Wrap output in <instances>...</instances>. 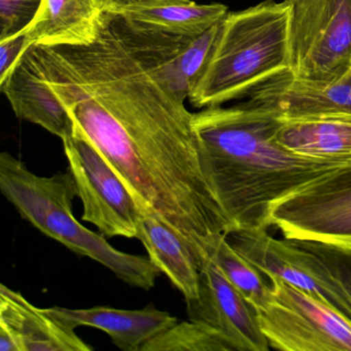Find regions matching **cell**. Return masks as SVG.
<instances>
[{"mask_svg": "<svg viewBox=\"0 0 351 351\" xmlns=\"http://www.w3.org/2000/svg\"><path fill=\"white\" fill-rule=\"evenodd\" d=\"M190 0H95V3L102 14L124 16L134 10L162 7Z\"/></svg>", "mask_w": 351, "mask_h": 351, "instance_id": "25", "label": "cell"}, {"mask_svg": "<svg viewBox=\"0 0 351 351\" xmlns=\"http://www.w3.org/2000/svg\"><path fill=\"white\" fill-rule=\"evenodd\" d=\"M141 351H234L221 332L202 322H176L143 345Z\"/></svg>", "mask_w": 351, "mask_h": 351, "instance_id": "20", "label": "cell"}, {"mask_svg": "<svg viewBox=\"0 0 351 351\" xmlns=\"http://www.w3.org/2000/svg\"><path fill=\"white\" fill-rule=\"evenodd\" d=\"M293 77L332 82L351 69V0H285Z\"/></svg>", "mask_w": 351, "mask_h": 351, "instance_id": "5", "label": "cell"}, {"mask_svg": "<svg viewBox=\"0 0 351 351\" xmlns=\"http://www.w3.org/2000/svg\"><path fill=\"white\" fill-rule=\"evenodd\" d=\"M0 351H20L19 345L8 328L0 326Z\"/></svg>", "mask_w": 351, "mask_h": 351, "instance_id": "26", "label": "cell"}, {"mask_svg": "<svg viewBox=\"0 0 351 351\" xmlns=\"http://www.w3.org/2000/svg\"><path fill=\"white\" fill-rule=\"evenodd\" d=\"M256 308L261 330L272 349L351 351V319L314 295L277 277Z\"/></svg>", "mask_w": 351, "mask_h": 351, "instance_id": "6", "label": "cell"}, {"mask_svg": "<svg viewBox=\"0 0 351 351\" xmlns=\"http://www.w3.org/2000/svg\"><path fill=\"white\" fill-rule=\"evenodd\" d=\"M189 319L223 335L234 351H267L256 308L228 280L213 260L201 273L197 299L186 303Z\"/></svg>", "mask_w": 351, "mask_h": 351, "instance_id": "10", "label": "cell"}, {"mask_svg": "<svg viewBox=\"0 0 351 351\" xmlns=\"http://www.w3.org/2000/svg\"><path fill=\"white\" fill-rule=\"evenodd\" d=\"M246 104L274 112L281 120L351 119V69L332 82H312L279 73L252 89Z\"/></svg>", "mask_w": 351, "mask_h": 351, "instance_id": "11", "label": "cell"}, {"mask_svg": "<svg viewBox=\"0 0 351 351\" xmlns=\"http://www.w3.org/2000/svg\"><path fill=\"white\" fill-rule=\"evenodd\" d=\"M0 191L24 219L81 256L104 265L131 287H155L161 272L149 258L112 247L104 236L84 227L73 213L77 186L71 170L51 178L36 176L21 160L0 155Z\"/></svg>", "mask_w": 351, "mask_h": 351, "instance_id": "3", "label": "cell"}, {"mask_svg": "<svg viewBox=\"0 0 351 351\" xmlns=\"http://www.w3.org/2000/svg\"><path fill=\"white\" fill-rule=\"evenodd\" d=\"M233 250L267 277L302 289L351 319V298L324 261L291 239H276L268 230L232 228L225 234Z\"/></svg>", "mask_w": 351, "mask_h": 351, "instance_id": "9", "label": "cell"}, {"mask_svg": "<svg viewBox=\"0 0 351 351\" xmlns=\"http://www.w3.org/2000/svg\"><path fill=\"white\" fill-rule=\"evenodd\" d=\"M287 151L316 161H351V119L282 120L275 135Z\"/></svg>", "mask_w": 351, "mask_h": 351, "instance_id": "17", "label": "cell"}, {"mask_svg": "<svg viewBox=\"0 0 351 351\" xmlns=\"http://www.w3.org/2000/svg\"><path fill=\"white\" fill-rule=\"evenodd\" d=\"M69 170L83 203L82 219L106 237L137 238L145 205L125 184L99 149L77 127L63 139Z\"/></svg>", "mask_w": 351, "mask_h": 351, "instance_id": "7", "label": "cell"}, {"mask_svg": "<svg viewBox=\"0 0 351 351\" xmlns=\"http://www.w3.org/2000/svg\"><path fill=\"white\" fill-rule=\"evenodd\" d=\"M0 326L11 332L20 351L93 350L75 328L5 285L0 287Z\"/></svg>", "mask_w": 351, "mask_h": 351, "instance_id": "12", "label": "cell"}, {"mask_svg": "<svg viewBox=\"0 0 351 351\" xmlns=\"http://www.w3.org/2000/svg\"><path fill=\"white\" fill-rule=\"evenodd\" d=\"M28 49L25 32L0 42V83L11 75Z\"/></svg>", "mask_w": 351, "mask_h": 351, "instance_id": "24", "label": "cell"}, {"mask_svg": "<svg viewBox=\"0 0 351 351\" xmlns=\"http://www.w3.org/2000/svg\"><path fill=\"white\" fill-rule=\"evenodd\" d=\"M104 14L95 0H43L25 30L32 46H87L97 38Z\"/></svg>", "mask_w": 351, "mask_h": 351, "instance_id": "15", "label": "cell"}, {"mask_svg": "<svg viewBox=\"0 0 351 351\" xmlns=\"http://www.w3.org/2000/svg\"><path fill=\"white\" fill-rule=\"evenodd\" d=\"M43 0H0V42L25 32Z\"/></svg>", "mask_w": 351, "mask_h": 351, "instance_id": "23", "label": "cell"}, {"mask_svg": "<svg viewBox=\"0 0 351 351\" xmlns=\"http://www.w3.org/2000/svg\"><path fill=\"white\" fill-rule=\"evenodd\" d=\"M47 309L73 328L90 326L104 330L112 343L124 351H141L145 343L178 322V318L153 306L138 310L117 309L108 306L85 309L54 306Z\"/></svg>", "mask_w": 351, "mask_h": 351, "instance_id": "13", "label": "cell"}, {"mask_svg": "<svg viewBox=\"0 0 351 351\" xmlns=\"http://www.w3.org/2000/svg\"><path fill=\"white\" fill-rule=\"evenodd\" d=\"M211 260L254 308L266 301L270 293V280L268 282L266 275L233 250L225 236L213 250Z\"/></svg>", "mask_w": 351, "mask_h": 351, "instance_id": "21", "label": "cell"}, {"mask_svg": "<svg viewBox=\"0 0 351 351\" xmlns=\"http://www.w3.org/2000/svg\"><path fill=\"white\" fill-rule=\"evenodd\" d=\"M304 250L319 256L332 271L334 276L342 283L351 298V246L336 245L310 240L291 239Z\"/></svg>", "mask_w": 351, "mask_h": 351, "instance_id": "22", "label": "cell"}, {"mask_svg": "<svg viewBox=\"0 0 351 351\" xmlns=\"http://www.w3.org/2000/svg\"><path fill=\"white\" fill-rule=\"evenodd\" d=\"M281 123L248 104L193 114L203 173L233 228L268 230L275 205L347 164L287 151L275 138Z\"/></svg>", "mask_w": 351, "mask_h": 351, "instance_id": "2", "label": "cell"}, {"mask_svg": "<svg viewBox=\"0 0 351 351\" xmlns=\"http://www.w3.org/2000/svg\"><path fill=\"white\" fill-rule=\"evenodd\" d=\"M180 47L176 36L106 15L92 44L45 47L34 67L137 200L204 268L233 225L203 173L193 112L168 79Z\"/></svg>", "mask_w": 351, "mask_h": 351, "instance_id": "1", "label": "cell"}, {"mask_svg": "<svg viewBox=\"0 0 351 351\" xmlns=\"http://www.w3.org/2000/svg\"><path fill=\"white\" fill-rule=\"evenodd\" d=\"M270 219L287 239L351 246V162L283 199Z\"/></svg>", "mask_w": 351, "mask_h": 351, "instance_id": "8", "label": "cell"}, {"mask_svg": "<svg viewBox=\"0 0 351 351\" xmlns=\"http://www.w3.org/2000/svg\"><path fill=\"white\" fill-rule=\"evenodd\" d=\"M136 239L143 242L149 260L182 293L186 303L197 299L204 268L178 232L149 207L143 208Z\"/></svg>", "mask_w": 351, "mask_h": 351, "instance_id": "14", "label": "cell"}, {"mask_svg": "<svg viewBox=\"0 0 351 351\" xmlns=\"http://www.w3.org/2000/svg\"><path fill=\"white\" fill-rule=\"evenodd\" d=\"M223 20L197 38H192L170 61L168 79L176 93L189 99L210 59L221 32Z\"/></svg>", "mask_w": 351, "mask_h": 351, "instance_id": "19", "label": "cell"}, {"mask_svg": "<svg viewBox=\"0 0 351 351\" xmlns=\"http://www.w3.org/2000/svg\"><path fill=\"white\" fill-rule=\"evenodd\" d=\"M0 91L21 120L38 125L62 141L75 131L71 114L52 90L36 75L24 55L11 75L0 83Z\"/></svg>", "mask_w": 351, "mask_h": 351, "instance_id": "16", "label": "cell"}, {"mask_svg": "<svg viewBox=\"0 0 351 351\" xmlns=\"http://www.w3.org/2000/svg\"><path fill=\"white\" fill-rule=\"evenodd\" d=\"M228 8L221 3L198 5L195 1L145 8L125 14L129 22L149 32L197 38L225 19Z\"/></svg>", "mask_w": 351, "mask_h": 351, "instance_id": "18", "label": "cell"}, {"mask_svg": "<svg viewBox=\"0 0 351 351\" xmlns=\"http://www.w3.org/2000/svg\"><path fill=\"white\" fill-rule=\"evenodd\" d=\"M289 8L265 1L228 13L204 73L189 100L198 108L219 106L247 95L289 71Z\"/></svg>", "mask_w": 351, "mask_h": 351, "instance_id": "4", "label": "cell"}]
</instances>
